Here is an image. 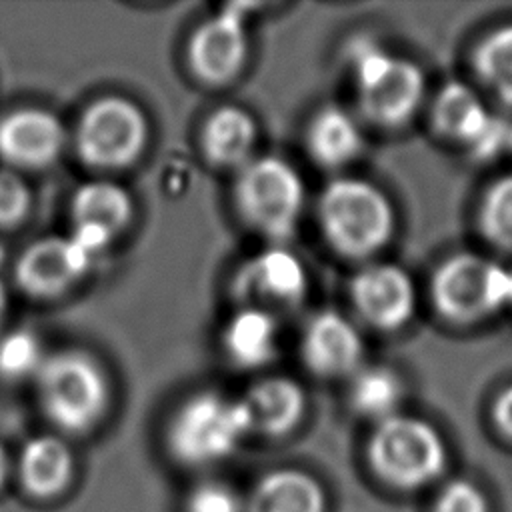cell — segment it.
Wrapping results in <instances>:
<instances>
[{"instance_id": "obj_8", "label": "cell", "mask_w": 512, "mask_h": 512, "mask_svg": "<svg viewBox=\"0 0 512 512\" xmlns=\"http://www.w3.org/2000/svg\"><path fill=\"white\" fill-rule=\"evenodd\" d=\"M150 128L138 104L108 94L90 102L74 130L76 152L86 166L120 170L134 164L148 144Z\"/></svg>"}, {"instance_id": "obj_16", "label": "cell", "mask_w": 512, "mask_h": 512, "mask_svg": "<svg viewBox=\"0 0 512 512\" xmlns=\"http://www.w3.org/2000/svg\"><path fill=\"white\" fill-rule=\"evenodd\" d=\"M252 434L270 438L292 432L306 410V396L298 382L286 376H268L250 386L242 398Z\"/></svg>"}, {"instance_id": "obj_6", "label": "cell", "mask_w": 512, "mask_h": 512, "mask_svg": "<svg viewBox=\"0 0 512 512\" xmlns=\"http://www.w3.org/2000/svg\"><path fill=\"white\" fill-rule=\"evenodd\" d=\"M234 204L252 230L282 246L296 232L304 208V184L284 158H250L236 176Z\"/></svg>"}, {"instance_id": "obj_12", "label": "cell", "mask_w": 512, "mask_h": 512, "mask_svg": "<svg viewBox=\"0 0 512 512\" xmlns=\"http://www.w3.org/2000/svg\"><path fill=\"white\" fill-rule=\"evenodd\" d=\"M74 228L70 236L90 254H102L134 218V202L128 190L112 180L82 184L70 206Z\"/></svg>"}, {"instance_id": "obj_18", "label": "cell", "mask_w": 512, "mask_h": 512, "mask_svg": "<svg viewBox=\"0 0 512 512\" xmlns=\"http://www.w3.org/2000/svg\"><path fill=\"white\" fill-rule=\"evenodd\" d=\"M222 348L236 368L252 370L270 364L278 354L276 314L240 306L222 330Z\"/></svg>"}, {"instance_id": "obj_27", "label": "cell", "mask_w": 512, "mask_h": 512, "mask_svg": "<svg viewBox=\"0 0 512 512\" xmlns=\"http://www.w3.org/2000/svg\"><path fill=\"white\" fill-rule=\"evenodd\" d=\"M186 512H246V500L226 482L204 480L190 488Z\"/></svg>"}, {"instance_id": "obj_14", "label": "cell", "mask_w": 512, "mask_h": 512, "mask_svg": "<svg viewBox=\"0 0 512 512\" xmlns=\"http://www.w3.org/2000/svg\"><path fill=\"white\" fill-rule=\"evenodd\" d=\"M64 144V124L48 110L18 108L0 118V158L12 168H46L56 162Z\"/></svg>"}, {"instance_id": "obj_21", "label": "cell", "mask_w": 512, "mask_h": 512, "mask_svg": "<svg viewBox=\"0 0 512 512\" xmlns=\"http://www.w3.org/2000/svg\"><path fill=\"white\" fill-rule=\"evenodd\" d=\"M494 114L486 108L478 92L466 82L444 84L432 102L434 128L448 140L468 150L488 130Z\"/></svg>"}, {"instance_id": "obj_23", "label": "cell", "mask_w": 512, "mask_h": 512, "mask_svg": "<svg viewBox=\"0 0 512 512\" xmlns=\"http://www.w3.org/2000/svg\"><path fill=\"white\" fill-rule=\"evenodd\" d=\"M402 380L398 374L380 364L360 366L350 380L348 400L356 414L382 422L394 414H398V406L402 402Z\"/></svg>"}, {"instance_id": "obj_26", "label": "cell", "mask_w": 512, "mask_h": 512, "mask_svg": "<svg viewBox=\"0 0 512 512\" xmlns=\"http://www.w3.org/2000/svg\"><path fill=\"white\" fill-rule=\"evenodd\" d=\"M46 356L48 354H44L42 342L34 332L24 328L10 330L0 336V378H34Z\"/></svg>"}, {"instance_id": "obj_28", "label": "cell", "mask_w": 512, "mask_h": 512, "mask_svg": "<svg viewBox=\"0 0 512 512\" xmlns=\"http://www.w3.org/2000/svg\"><path fill=\"white\" fill-rule=\"evenodd\" d=\"M30 210V190L12 168H0V228L18 226Z\"/></svg>"}, {"instance_id": "obj_32", "label": "cell", "mask_w": 512, "mask_h": 512, "mask_svg": "<svg viewBox=\"0 0 512 512\" xmlns=\"http://www.w3.org/2000/svg\"><path fill=\"white\" fill-rule=\"evenodd\" d=\"M6 312H8V296H6V288L0 280V328L4 324V318H6Z\"/></svg>"}, {"instance_id": "obj_1", "label": "cell", "mask_w": 512, "mask_h": 512, "mask_svg": "<svg viewBox=\"0 0 512 512\" xmlns=\"http://www.w3.org/2000/svg\"><path fill=\"white\" fill-rule=\"evenodd\" d=\"M318 222L326 242L346 258H368L392 238L396 216L390 198L362 178H334L318 198Z\"/></svg>"}, {"instance_id": "obj_24", "label": "cell", "mask_w": 512, "mask_h": 512, "mask_svg": "<svg viewBox=\"0 0 512 512\" xmlns=\"http://www.w3.org/2000/svg\"><path fill=\"white\" fill-rule=\"evenodd\" d=\"M474 72L500 102L512 106V22L494 28L478 42Z\"/></svg>"}, {"instance_id": "obj_4", "label": "cell", "mask_w": 512, "mask_h": 512, "mask_svg": "<svg viewBox=\"0 0 512 512\" xmlns=\"http://www.w3.org/2000/svg\"><path fill=\"white\" fill-rule=\"evenodd\" d=\"M366 458L384 484L418 490L444 472L446 444L430 422L394 414L376 424L366 444Z\"/></svg>"}, {"instance_id": "obj_9", "label": "cell", "mask_w": 512, "mask_h": 512, "mask_svg": "<svg viewBox=\"0 0 512 512\" xmlns=\"http://www.w3.org/2000/svg\"><path fill=\"white\" fill-rule=\"evenodd\" d=\"M308 292V274L302 260L280 244L248 258L232 278V294L242 306L276 308L298 306Z\"/></svg>"}, {"instance_id": "obj_33", "label": "cell", "mask_w": 512, "mask_h": 512, "mask_svg": "<svg viewBox=\"0 0 512 512\" xmlns=\"http://www.w3.org/2000/svg\"><path fill=\"white\" fill-rule=\"evenodd\" d=\"M508 150L512 152V126H510V140H508Z\"/></svg>"}, {"instance_id": "obj_17", "label": "cell", "mask_w": 512, "mask_h": 512, "mask_svg": "<svg viewBox=\"0 0 512 512\" xmlns=\"http://www.w3.org/2000/svg\"><path fill=\"white\" fill-rule=\"evenodd\" d=\"M18 476L30 496L40 500L58 498L74 480V454L60 436L30 438L20 450Z\"/></svg>"}, {"instance_id": "obj_11", "label": "cell", "mask_w": 512, "mask_h": 512, "mask_svg": "<svg viewBox=\"0 0 512 512\" xmlns=\"http://www.w3.org/2000/svg\"><path fill=\"white\" fill-rule=\"evenodd\" d=\"M248 38L244 14L228 8L206 18L188 38L186 60L192 74L210 86L232 82L244 68Z\"/></svg>"}, {"instance_id": "obj_29", "label": "cell", "mask_w": 512, "mask_h": 512, "mask_svg": "<svg viewBox=\"0 0 512 512\" xmlns=\"http://www.w3.org/2000/svg\"><path fill=\"white\" fill-rule=\"evenodd\" d=\"M432 512H490L486 494L470 480L456 478L442 486Z\"/></svg>"}, {"instance_id": "obj_10", "label": "cell", "mask_w": 512, "mask_h": 512, "mask_svg": "<svg viewBox=\"0 0 512 512\" xmlns=\"http://www.w3.org/2000/svg\"><path fill=\"white\" fill-rule=\"evenodd\" d=\"M90 256L70 234L38 238L18 256L14 278L32 298L52 300L76 286L90 270Z\"/></svg>"}, {"instance_id": "obj_34", "label": "cell", "mask_w": 512, "mask_h": 512, "mask_svg": "<svg viewBox=\"0 0 512 512\" xmlns=\"http://www.w3.org/2000/svg\"><path fill=\"white\" fill-rule=\"evenodd\" d=\"M510 306H512V296H510Z\"/></svg>"}, {"instance_id": "obj_22", "label": "cell", "mask_w": 512, "mask_h": 512, "mask_svg": "<svg viewBox=\"0 0 512 512\" xmlns=\"http://www.w3.org/2000/svg\"><path fill=\"white\" fill-rule=\"evenodd\" d=\"M362 130L352 114L338 106L320 108L306 128V148L328 170L350 164L362 150Z\"/></svg>"}, {"instance_id": "obj_7", "label": "cell", "mask_w": 512, "mask_h": 512, "mask_svg": "<svg viewBox=\"0 0 512 512\" xmlns=\"http://www.w3.org/2000/svg\"><path fill=\"white\" fill-rule=\"evenodd\" d=\"M430 296L446 320L476 324L510 304L512 272L482 254L458 252L432 274Z\"/></svg>"}, {"instance_id": "obj_25", "label": "cell", "mask_w": 512, "mask_h": 512, "mask_svg": "<svg viewBox=\"0 0 512 512\" xmlns=\"http://www.w3.org/2000/svg\"><path fill=\"white\" fill-rule=\"evenodd\" d=\"M478 222L490 244L512 252V174L494 180L486 188L480 200Z\"/></svg>"}, {"instance_id": "obj_31", "label": "cell", "mask_w": 512, "mask_h": 512, "mask_svg": "<svg viewBox=\"0 0 512 512\" xmlns=\"http://www.w3.org/2000/svg\"><path fill=\"white\" fill-rule=\"evenodd\" d=\"M8 472H10V460H8V454H6L4 446L0 444V488L4 486V482L8 478Z\"/></svg>"}, {"instance_id": "obj_5", "label": "cell", "mask_w": 512, "mask_h": 512, "mask_svg": "<svg viewBox=\"0 0 512 512\" xmlns=\"http://www.w3.org/2000/svg\"><path fill=\"white\" fill-rule=\"evenodd\" d=\"M350 68L362 114L370 122L398 128L420 108L426 80L416 62L394 56L370 40H358L350 46Z\"/></svg>"}, {"instance_id": "obj_19", "label": "cell", "mask_w": 512, "mask_h": 512, "mask_svg": "<svg viewBox=\"0 0 512 512\" xmlns=\"http://www.w3.org/2000/svg\"><path fill=\"white\" fill-rule=\"evenodd\" d=\"M256 122L238 106L212 110L200 130L204 158L216 168H242L256 144Z\"/></svg>"}, {"instance_id": "obj_13", "label": "cell", "mask_w": 512, "mask_h": 512, "mask_svg": "<svg viewBox=\"0 0 512 512\" xmlns=\"http://www.w3.org/2000/svg\"><path fill=\"white\" fill-rule=\"evenodd\" d=\"M350 298L366 324L386 332L408 324L416 308L412 278L390 262H372L360 268L350 282Z\"/></svg>"}, {"instance_id": "obj_15", "label": "cell", "mask_w": 512, "mask_h": 512, "mask_svg": "<svg viewBox=\"0 0 512 512\" xmlns=\"http://www.w3.org/2000/svg\"><path fill=\"white\" fill-rule=\"evenodd\" d=\"M302 360L320 378L352 376L362 366L364 344L356 326L336 310L314 314L302 332Z\"/></svg>"}, {"instance_id": "obj_30", "label": "cell", "mask_w": 512, "mask_h": 512, "mask_svg": "<svg viewBox=\"0 0 512 512\" xmlns=\"http://www.w3.org/2000/svg\"><path fill=\"white\" fill-rule=\"evenodd\" d=\"M492 422L496 430L512 442V384L506 386L492 404Z\"/></svg>"}, {"instance_id": "obj_3", "label": "cell", "mask_w": 512, "mask_h": 512, "mask_svg": "<svg viewBox=\"0 0 512 512\" xmlns=\"http://www.w3.org/2000/svg\"><path fill=\"white\" fill-rule=\"evenodd\" d=\"M252 434L242 398L198 392L186 398L166 428L170 456L188 468H206L230 458Z\"/></svg>"}, {"instance_id": "obj_2", "label": "cell", "mask_w": 512, "mask_h": 512, "mask_svg": "<svg viewBox=\"0 0 512 512\" xmlns=\"http://www.w3.org/2000/svg\"><path fill=\"white\" fill-rule=\"evenodd\" d=\"M34 380L44 416L64 434H88L108 412L106 372L96 358L82 350L48 354Z\"/></svg>"}, {"instance_id": "obj_20", "label": "cell", "mask_w": 512, "mask_h": 512, "mask_svg": "<svg viewBox=\"0 0 512 512\" xmlns=\"http://www.w3.org/2000/svg\"><path fill=\"white\" fill-rule=\"evenodd\" d=\"M326 506L322 484L296 468L264 474L246 500V512H326Z\"/></svg>"}]
</instances>
